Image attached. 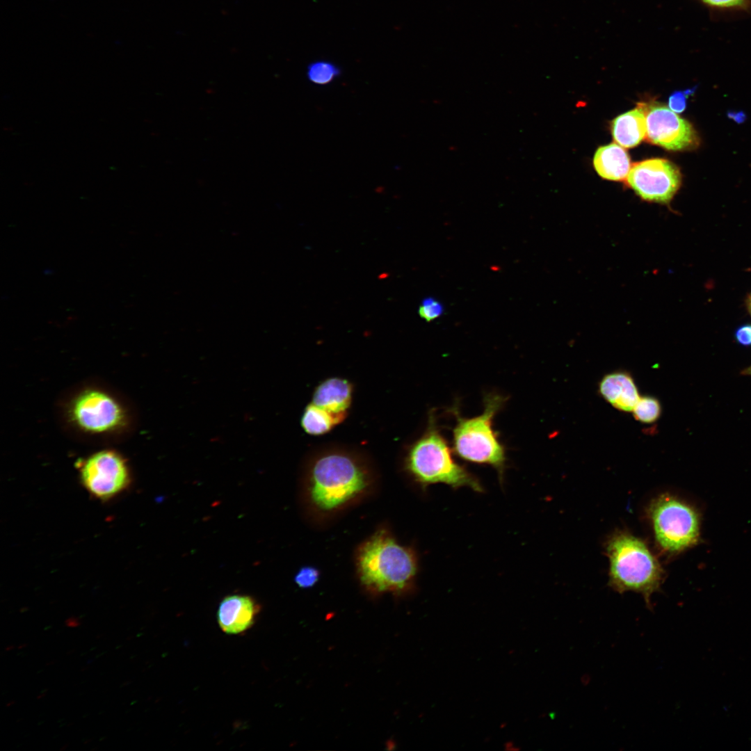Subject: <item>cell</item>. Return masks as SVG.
I'll return each instance as SVG.
<instances>
[{
  "label": "cell",
  "mask_w": 751,
  "mask_h": 751,
  "mask_svg": "<svg viewBox=\"0 0 751 751\" xmlns=\"http://www.w3.org/2000/svg\"><path fill=\"white\" fill-rule=\"evenodd\" d=\"M353 390V385L346 379L328 378L316 387L311 403L330 413L346 417Z\"/></svg>",
  "instance_id": "cell-13"
},
{
  "label": "cell",
  "mask_w": 751,
  "mask_h": 751,
  "mask_svg": "<svg viewBox=\"0 0 751 751\" xmlns=\"http://www.w3.org/2000/svg\"><path fill=\"white\" fill-rule=\"evenodd\" d=\"M443 312L444 307L442 305L439 301L431 298L424 299L422 305L419 308V316L427 322H430L439 317Z\"/></svg>",
  "instance_id": "cell-19"
},
{
  "label": "cell",
  "mask_w": 751,
  "mask_h": 751,
  "mask_svg": "<svg viewBox=\"0 0 751 751\" xmlns=\"http://www.w3.org/2000/svg\"><path fill=\"white\" fill-rule=\"evenodd\" d=\"M742 373L745 375V376H751V366L748 367L747 369H744V371H742Z\"/></svg>",
  "instance_id": "cell-25"
},
{
  "label": "cell",
  "mask_w": 751,
  "mask_h": 751,
  "mask_svg": "<svg viewBox=\"0 0 751 751\" xmlns=\"http://www.w3.org/2000/svg\"><path fill=\"white\" fill-rule=\"evenodd\" d=\"M26 644H22V645H21V646H19V647H18V649H21V648H23V647H26Z\"/></svg>",
  "instance_id": "cell-26"
},
{
  "label": "cell",
  "mask_w": 751,
  "mask_h": 751,
  "mask_svg": "<svg viewBox=\"0 0 751 751\" xmlns=\"http://www.w3.org/2000/svg\"><path fill=\"white\" fill-rule=\"evenodd\" d=\"M319 578V572L313 567H302L295 576L296 583L302 588H309L316 583Z\"/></svg>",
  "instance_id": "cell-20"
},
{
  "label": "cell",
  "mask_w": 751,
  "mask_h": 751,
  "mask_svg": "<svg viewBox=\"0 0 751 751\" xmlns=\"http://www.w3.org/2000/svg\"><path fill=\"white\" fill-rule=\"evenodd\" d=\"M13 649V646H10V647H6V651H9V650H10V649Z\"/></svg>",
  "instance_id": "cell-27"
},
{
  "label": "cell",
  "mask_w": 751,
  "mask_h": 751,
  "mask_svg": "<svg viewBox=\"0 0 751 751\" xmlns=\"http://www.w3.org/2000/svg\"><path fill=\"white\" fill-rule=\"evenodd\" d=\"M346 417L330 413L310 403L301 417V426L306 433L321 435L341 423Z\"/></svg>",
  "instance_id": "cell-16"
},
{
  "label": "cell",
  "mask_w": 751,
  "mask_h": 751,
  "mask_svg": "<svg viewBox=\"0 0 751 751\" xmlns=\"http://www.w3.org/2000/svg\"><path fill=\"white\" fill-rule=\"evenodd\" d=\"M341 74L340 68L334 63L319 60L312 62L307 68V77L309 81L316 85H327L332 83Z\"/></svg>",
  "instance_id": "cell-17"
},
{
  "label": "cell",
  "mask_w": 751,
  "mask_h": 751,
  "mask_svg": "<svg viewBox=\"0 0 751 751\" xmlns=\"http://www.w3.org/2000/svg\"><path fill=\"white\" fill-rule=\"evenodd\" d=\"M72 423L90 434H104L122 428L127 422L122 405L100 389H87L72 401L69 410Z\"/></svg>",
  "instance_id": "cell-8"
},
{
  "label": "cell",
  "mask_w": 751,
  "mask_h": 751,
  "mask_svg": "<svg viewBox=\"0 0 751 751\" xmlns=\"http://www.w3.org/2000/svg\"><path fill=\"white\" fill-rule=\"evenodd\" d=\"M65 624L68 627L75 628L80 626L81 622L79 618L76 617H70L65 620Z\"/></svg>",
  "instance_id": "cell-24"
},
{
  "label": "cell",
  "mask_w": 751,
  "mask_h": 751,
  "mask_svg": "<svg viewBox=\"0 0 751 751\" xmlns=\"http://www.w3.org/2000/svg\"><path fill=\"white\" fill-rule=\"evenodd\" d=\"M646 117V139L668 150L695 147L699 140L693 126L665 106L641 104Z\"/></svg>",
  "instance_id": "cell-10"
},
{
  "label": "cell",
  "mask_w": 751,
  "mask_h": 751,
  "mask_svg": "<svg viewBox=\"0 0 751 751\" xmlns=\"http://www.w3.org/2000/svg\"><path fill=\"white\" fill-rule=\"evenodd\" d=\"M632 412L637 421L644 423H651L660 417L661 405L656 398L644 396L640 397Z\"/></svg>",
  "instance_id": "cell-18"
},
{
  "label": "cell",
  "mask_w": 751,
  "mask_h": 751,
  "mask_svg": "<svg viewBox=\"0 0 751 751\" xmlns=\"http://www.w3.org/2000/svg\"><path fill=\"white\" fill-rule=\"evenodd\" d=\"M628 186L641 199L667 204L678 191L681 176L678 168L663 159L636 163L626 178Z\"/></svg>",
  "instance_id": "cell-9"
},
{
  "label": "cell",
  "mask_w": 751,
  "mask_h": 751,
  "mask_svg": "<svg viewBox=\"0 0 751 751\" xmlns=\"http://www.w3.org/2000/svg\"><path fill=\"white\" fill-rule=\"evenodd\" d=\"M372 474L356 453L332 449L316 455L307 474V490L312 505L331 512L361 497L371 487Z\"/></svg>",
  "instance_id": "cell-1"
},
{
  "label": "cell",
  "mask_w": 751,
  "mask_h": 751,
  "mask_svg": "<svg viewBox=\"0 0 751 751\" xmlns=\"http://www.w3.org/2000/svg\"><path fill=\"white\" fill-rule=\"evenodd\" d=\"M611 131L613 139L622 147L629 148L638 145L646 137V117L643 105H639L615 118Z\"/></svg>",
  "instance_id": "cell-14"
},
{
  "label": "cell",
  "mask_w": 751,
  "mask_h": 751,
  "mask_svg": "<svg viewBox=\"0 0 751 751\" xmlns=\"http://www.w3.org/2000/svg\"><path fill=\"white\" fill-rule=\"evenodd\" d=\"M259 611V606L249 596H227L219 604L218 623L223 631L227 634L241 633L253 625Z\"/></svg>",
  "instance_id": "cell-11"
},
{
  "label": "cell",
  "mask_w": 751,
  "mask_h": 751,
  "mask_svg": "<svg viewBox=\"0 0 751 751\" xmlns=\"http://www.w3.org/2000/svg\"><path fill=\"white\" fill-rule=\"evenodd\" d=\"M593 164L601 177L613 181L626 179L631 167L627 152L615 143L599 147Z\"/></svg>",
  "instance_id": "cell-15"
},
{
  "label": "cell",
  "mask_w": 751,
  "mask_h": 751,
  "mask_svg": "<svg viewBox=\"0 0 751 751\" xmlns=\"http://www.w3.org/2000/svg\"><path fill=\"white\" fill-rule=\"evenodd\" d=\"M649 512L656 540L663 551L678 553L697 543L699 515L685 501L663 494L652 501Z\"/></svg>",
  "instance_id": "cell-6"
},
{
  "label": "cell",
  "mask_w": 751,
  "mask_h": 751,
  "mask_svg": "<svg viewBox=\"0 0 751 751\" xmlns=\"http://www.w3.org/2000/svg\"><path fill=\"white\" fill-rule=\"evenodd\" d=\"M599 391L608 403L622 412H632L640 398L633 377L624 371L606 374L599 384Z\"/></svg>",
  "instance_id": "cell-12"
},
{
  "label": "cell",
  "mask_w": 751,
  "mask_h": 751,
  "mask_svg": "<svg viewBox=\"0 0 751 751\" xmlns=\"http://www.w3.org/2000/svg\"><path fill=\"white\" fill-rule=\"evenodd\" d=\"M691 92V90H688L672 93L668 100L669 108L676 113L683 112L686 109L687 97Z\"/></svg>",
  "instance_id": "cell-21"
},
{
  "label": "cell",
  "mask_w": 751,
  "mask_h": 751,
  "mask_svg": "<svg viewBox=\"0 0 751 751\" xmlns=\"http://www.w3.org/2000/svg\"><path fill=\"white\" fill-rule=\"evenodd\" d=\"M357 567L361 583L369 591L400 594L413 586L418 565L414 551L382 529L360 547Z\"/></svg>",
  "instance_id": "cell-2"
},
{
  "label": "cell",
  "mask_w": 751,
  "mask_h": 751,
  "mask_svg": "<svg viewBox=\"0 0 751 751\" xmlns=\"http://www.w3.org/2000/svg\"><path fill=\"white\" fill-rule=\"evenodd\" d=\"M610 585L622 593H640L651 608L650 597L661 584L663 570L640 539L626 533L613 535L607 543Z\"/></svg>",
  "instance_id": "cell-5"
},
{
  "label": "cell",
  "mask_w": 751,
  "mask_h": 751,
  "mask_svg": "<svg viewBox=\"0 0 751 751\" xmlns=\"http://www.w3.org/2000/svg\"><path fill=\"white\" fill-rule=\"evenodd\" d=\"M506 400V396L496 393L485 395L483 412L471 418L461 416L455 405L451 410L456 420L452 429L454 453L465 461L491 466L496 469L501 485L507 458L493 421Z\"/></svg>",
  "instance_id": "cell-4"
},
{
  "label": "cell",
  "mask_w": 751,
  "mask_h": 751,
  "mask_svg": "<svg viewBox=\"0 0 751 751\" xmlns=\"http://www.w3.org/2000/svg\"><path fill=\"white\" fill-rule=\"evenodd\" d=\"M408 474L423 489L442 483L453 489L467 487L483 492L479 479L458 463L437 426L434 411H430L423 434L408 447L404 458Z\"/></svg>",
  "instance_id": "cell-3"
},
{
  "label": "cell",
  "mask_w": 751,
  "mask_h": 751,
  "mask_svg": "<svg viewBox=\"0 0 751 751\" xmlns=\"http://www.w3.org/2000/svg\"><path fill=\"white\" fill-rule=\"evenodd\" d=\"M706 5L716 8H740L745 6L746 0H700Z\"/></svg>",
  "instance_id": "cell-22"
},
{
  "label": "cell",
  "mask_w": 751,
  "mask_h": 751,
  "mask_svg": "<svg viewBox=\"0 0 751 751\" xmlns=\"http://www.w3.org/2000/svg\"><path fill=\"white\" fill-rule=\"evenodd\" d=\"M736 341L743 346L751 345V325L746 324L740 326L735 332Z\"/></svg>",
  "instance_id": "cell-23"
},
{
  "label": "cell",
  "mask_w": 751,
  "mask_h": 751,
  "mask_svg": "<svg viewBox=\"0 0 751 751\" xmlns=\"http://www.w3.org/2000/svg\"><path fill=\"white\" fill-rule=\"evenodd\" d=\"M750 312H751V299H750Z\"/></svg>",
  "instance_id": "cell-28"
},
{
  "label": "cell",
  "mask_w": 751,
  "mask_h": 751,
  "mask_svg": "<svg viewBox=\"0 0 751 751\" xmlns=\"http://www.w3.org/2000/svg\"><path fill=\"white\" fill-rule=\"evenodd\" d=\"M80 481L95 498L109 500L128 488L131 478L127 460L113 450L94 453L79 462Z\"/></svg>",
  "instance_id": "cell-7"
}]
</instances>
